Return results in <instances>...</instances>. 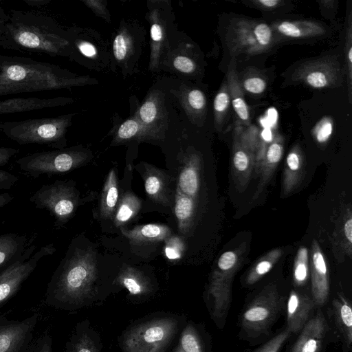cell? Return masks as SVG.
<instances>
[{"instance_id":"obj_24","label":"cell","mask_w":352,"mask_h":352,"mask_svg":"<svg viewBox=\"0 0 352 352\" xmlns=\"http://www.w3.org/2000/svg\"><path fill=\"white\" fill-rule=\"evenodd\" d=\"M335 258L342 262L345 256L352 254V211L347 207L339 216L331 237Z\"/></svg>"},{"instance_id":"obj_26","label":"cell","mask_w":352,"mask_h":352,"mask_svg":"<svg viewBox=\"0 0 352 352\" xmlns=\"http://www.w3.org/2000/svg\"><path fill=\"white\" fill-rule=\"evenodd\" d=\"M72 98L56 97L40 98L36 97L16 98L0 101V115L39 110L65 105Z\"/></svg>"},{"instance_id":"obj_18","label":"cell","mask_w":352,"mask_h":352,"mask_svg":"<svg viewBox=\"0 0 352 352\" xmlns=\"http://www.w3.org/2000/svg\"><path fill=\"white\" fill-rule=\"evenodd\" d=\"M310 292L318 308H324L330 294V279L327 264L320 244L313 239L311 248Z\"/></svg>"},{"instance_id":"obj_13","label":"cell","mask_w":352,"mask_h":352,"mask_svg":"<svg viewBox=\"0 0 352 352\" xmlns=\"http://www.w3.org/2000/svg\"><path fill=\"white\" fill-rule=\"evenodd\" d=\"M257 147V142L245 131L242 126L236 124L233 133L232 170L239 190H243L250 182L254 168Z\"/></svg>"},{"instance_id":"obj_9","label":"cell","mask_w":352,"mask_h":352,"mask_svg":"<svg viewBox=\"0 0 352 352\" xmlns=\"http://www.w3.org/2000/svg\"><path fill=\"white\" fill-rule=\"evenodd\" d=\"M86 159L85 153L69 148L34 153L16 162L21 170L36 178L42 175L66 173L82 164Z\"/></svg>"},{"instance_id":"obj_5","label":"cell","mask_w":352,"mask_h":352,"mask_svg":"<svg viewBox=\"0 0 352 352\" xmlns=\"http://www.w3.org/2000/svg\"><path fill=\"white\" fill-rule=\"evenodd\" d=\"M76 82L75 78L56 65L0 54V85L24 86L34 92L67 87Z\"/></svg>"},{"instance_id":"obj_17","label":"cell","mask_w":352,"mask_h":352,"mask_svg":"<svg viewBox=\"0 0 352 352\" xmlns=\"http://www.w3.org/2000/svg\"><path fill=\"white\" fill-rule=\"evenodd\" d=\"M318 309L311 292L292 289L287 294L285 305V327L296 335L314 316Z\"/></svg>"},{"instance_id":"obj_58","label":"cell","mask_w":352,"mask_h":352,"mask_svg":"<svg viewBox=\"0 0 352 352\" xmlns=\"http://www.w3.org/2000/svg\"><path fill=\"white\" fill-rule=\"evenodd\" d=\"M9 19L8 12L0 6V23L5 24Z\"/></svg>"},{"instance_id":"obj_22","label":"cell","mask_w":352,"mask_h":352,"mask_svg":"<svg viewBox=\"0 0 352 352\" xmlns=\"http://www.w3.org/2000/svg\"><path fill=\"white\" fill-rule=\"evenodd\" d=\"M236 62V57L232 56L225 78L228 83L230 102L237 119L236 124L248 127L251 124L250 114L240 84Z\"/></svg>"},{"instance_id":"obj_10","label":"cell","mask_w":352,"mask_h":352,"mask_svg":"<svg viewBox=\"0 0 352 352\" xmlns=\"http://www.w3.org/2000/svg\"><path fill=\"white\" fill-rule=\"evenodd\" d=\"M36 208L47 210L56 219V226L66 223L78 205V195L71 183L57 181L43 184L30 198Z\"/></svg>"},{"instance_id":"obj_52","label":"cell","mask_w":352,"mask_h":352,"mask_svg":"<svg viewBox=\"0 0 352 352\" xmlns=\"http://www.w3.org/2000/svg\"><path fill=\"white\" fill-rule=\"evenodd\" d=\"M19 152V148L0 147V166L6 164L10 158Z\"/></svg>"},{"instance_id":"obj_54","label":"cell","mask_w":352,"mask_h":352,"mask_svg":"<svg viewBox=\"0 0 352 352\" xmlns=\"http://www.w3.org/2000/svg\"><path fill=\"white\" fill-rule=\"evenodd\" d=\"M151 36L153 41L158 42L162 39V28L158 23H153L151 28Z\"/></svg>"},{"instance_id":"obj_1","label":"cell","mask_w":352,"mask_h":352,"mask_svg":"<svg viewBox=\"0 0 352 352\" xmlns=\"http://www.w3.org/2000/svg\"><path fill=\"white\" fill-rule=\"evenodd\" d=\"M107 296L99 283L95 254L90 250L76 248L52 276L45 302L56 309L76 311L102 303Z\"/></svg>"},{"instance_id":"obj_50","label":"cell","mask_w":352,"mask_h":352,"mask_svg":"<svg viewBox=\"0 0 352 352\" xmlns=\"http://www.w3.org/2000/svg\"><path fill=\"white\" fill-rule=\"evenodd\" d=\"M18 180V177L7 171L0 170V189H10Z\"/></svg>"},{"instance_id":"obj_14","label":"cell","mask_w":352,"mask_h":352,"mask_svg":"<svg viewBox=\"0 0 352 352\" xmlns=\"http://www.w3.org/2000/svg\"><path fill=\"white\" fill-rule=\"evenodd\" d=\"M34 313L21 320L0 316V352H28L34 341V332L38 320Z\"/></svg>"},{"instance_id":"obj_23","label":"cell","mask_w":352,"mask_h":352,"mask_svg":"<svg viewBox=\"0 0 352 352\" xmlns=\"http://www.w3.org/2000/svg\"><path fill=\"white\" fill-rule=\"evenodd\" d=\"M284 142V138L280 133H274L263 158L259 172L260 179L252 200L260 196L274 175L283 155Z\"/></svg>"},{"instance_id":"obj_42","label":"cell","mask_w":352,"mask_h":352,"mask_svg":"<svg viewBox=\"0 0 352 352\" xmlns=\"http://www.w3.org/2000/svg\"><path fill=\"white\" fill-rule=\"evenodd\" d=\"M333 121L329 116L323 117L314 126L312 134L319 144L326 143L333 133Z\"/></svg>"},{"instance_id":"obj_2","label":"cell","mask_w":352,"mask_h":352,"mask_svg":"<svg viewBox=\"0 0 352 352\" xmlns=\"http://www.w3.org/2000/svg\"><path fill=\"white\" fill-rule=\"evenodd\" d=\"M0 47L51 56L66 55L69 43L55 20L38 10L11 9Z\"/></svg>"},{"instance_id":"obj_41","label":"cell","mask_w":352,"mask_h":352,"mask_svg":"<svg viewBox=\"0 0 352 352\" xmlns=\"http://www.w3.org/2000/svg\"><path fill=\"white\" fill-rule=\"evenodd\" d=\"M164 241V253L168 259L177 260L183 256L185 252V243L181 237L170 234Z\"/></svg>"},{"instance_id":"obj_3","label":"cell","mask_w":352,"mask_h":352,"mask_svg":"<svg viewBox=\"0 0 352 352\" xmlns=\"http://www.w3.org/2000/svg\"><path fill=\"white\" fill-rule=\"evenodd\" d=\"M287 294L277 283L270 282L247 298L237 318L238 338L250 346L269 340L274 324L285 314Z\"/></svg>"},{"instance_id":"obj_7","label":"cell","mask_w":352,"mask_h":352,"mask_svg":"<svg viewBox=\"0 0 352 352\" xmlns=\"http://www.w3.org/2000/svg\"><path fill=\"white\" fill-rule=\"evenodd\" d=\"M71 115L56 118H32L0 122V130L9 139L20 144H36L61 148Z\"/></svg>"},{"instance_id":"obj_32","label":"cell","mask_w":352,"mask_h":352,"mask_svg":"<svg viewBox=\"0 0 352 352\" xmlns=\"http://www.w3.org/2000/svg\"><path fill=\"white\" fill-rule=\"evenodd\" d=\"M174 212L177 220L178 229L182 234H186L192 223L195 213V199L177 188Z\"/></svg>"},{"instance_id":"obj_19","label":"cell","mask_w":352,"mask_h":352,"mask_svg":"<svg viewBox=\"0 0 352 352\" xmlns=\"http://www.w3.org/2000/svg\"><path fill=\"white\" fill-rule=\"evenodd\" d=\"M113 285L126 289L128 297L135 302L146 300L156 292L155 285L151 278L131 266L121 268L114 279Z\"/></svg>"},{"instance_id":"obj_29","label":"cell","mask_w":352,"mask_h":352,"mask_svg":"<svg viewBox=\"0 0 352 352\" xmlns=\"http://www.w3.org/2000/svg\"><path fill=\"white\" fill-rule=\"evenodd\" d=\"M120 231L131 243L135 244L157 243L171 234L169 227L156 223L138 226L131 230L121 228Z\"/></svg>"},{"instance_id":"obj_36","label":"cell","mask_w":352,"mask_h":352,"mask_svg":"<svg viewBox=\"0 0 352 352\" xmlns=\"http://www.w3.org/2000/svg\"><path fill=\"white\" fill-rule=\"evenodd\" d=\"M26 239L9 233L0 235V268L6 266L16 254L23 252Z\"/></svg>"},{"instance_id":"obj_44","label":"cell","mask_w":352,"mask_h":352,"mask_svg":"<svg viewBox=\"0 0 352 352\" xmlns=\"http://www.w3.org/2000/svg\"><path fill=\"white\" fill-rule=\"evenodd\" d=\"M129 43L127 38L122 34H118L113 43V50L117 60H123L128 52Z\"/></svg>"},{"instance_id":"obj_53","label":"cell","mask_w":352,"mask_h":352,"mask_svg":"<svg viewBox=\"0 0 352 352\" xmlns=\"http://www.w3.org/2000/svg\"><path fill=\"white\" fill-rule=\"evenodd\" d=\"M80 52L87 57H94L97 52L96 47L88 42H82L78 45Z\"/></svg>"},{"instance_id":"obj_31","label":"cell","mask_w":352,"mask_h":352,"mask_svg":"<svg viewBox=\"0 0 352 352\" xmlns=\"http://www.w3.org/2000/svg\"><path fill=\"white\" fill-rule=\"evenodd\" d=\"M283 254L280 248H274L261 256L248 271L243 284L249 287L255 285L268 274Z\"/></svg>"},{"instance_id":"obj_47","label":"cell","mask_w":352,"mask_h":352,"mask_svg":"<svg viewBox=\"0 0 352 352\" xmlns=\"http://www.w3.org/2000/svg\"><path fill=\"white\" fill-rule=\"evenodd\" d=\"M138 131V123L135 120H128L120 126L118 134L120 139L127 140L135 136Z\"/></svg>"},{"instance_id":"obj_33","label":"cell","mask_w":352,"mask_h":352,"mask_svg":"<svg viewBox=\"0 0 352 352\" xmlns=\"http://www.w3.org/2000/svg\"><path fill=\"white\" fill-rule=\"evenodd\" d=\"M118 202V181L115 170L111 169L106 178L100 203V213L103 219L113 217Z\"/></svg>"},{"instance_id":"obj_51","label":"cell","mask_w":352,"mask_h":352,"mask_svg":"<svg viewBox=\"0 0 352 352\" xmlns=\"http://www.w3.org/2000/svg\"><path fill=\"white\" fill-rule=\"evenodd\" d=\"M32 92L29 89L24 86L13 85H0V96Z\"/></svg>"},{"instance_id":"obj_46","label":"cell","mask_w":352,"mask_h":352,"mask_svg":"<svg viewBox=\"0 0 352 352\" xmlns=\"http://www.w3.org/2000/svg\"><path fill=\"white\" fill-rule=\"evenodd\" d=\"M243 3L259 10H274L282 6L285 1L283 0H250Z\"/></svg>"},{"instance_id":"obj_40","label":"cell","mask_w":352,"mask_h":352,"mask_svg":"<svg viewBox=\"0 0 352 352\" xmlns=\"http://www.w3.org/2000/svg\"><path fill=\"white\" fill-rule=\"evenodd\" d=\"M239 78L243 92L258 95L263 94L267 88V81L257 73L250 72Z\"/></svg>"},{"instance_id":"obj_12","label":"cell","mask_w":352,"mask_h":352,"mask_svg":"<svg viewBox=\"0 0 352 352\" xmlns=\"http://www.w3.org/2000/svg\"><path fill=\"white\" fill-rule=\"evenodd\" d=\"M292 77L313 89L333 88L342 84L344 69L337 59L322 57L302 63Z\"/></svg>"},{"instance_id":"obj_45","label":"cell","mask_w":352,"mask_h":352,"mask_svg":"<svg viewBox=\"0 0 352 352\" xmlns=\"http://www.w3.org/2000/svg\"><path fill=\"white\" fill-rule=\"evenodd\" d=\"M52 337L49 334H43L32 342L28 352H52Z\"/></svg>"},{"instance_id":"obj_11","label":"cell","mask_w":352,"mask_h":352,"mask_svg":"<svg viewBox=\"0 0 352 352\" xmlns=\"http://www.w3.org/2000/svg\"><path fill=\"white\" fill-rule=\"evenodd\" d=\"M36 245H32L0 274V309L19 290L44 256L52 255L56 248L52 243L42 246L34 254Z\"/></svg>"},{"instance_id":"obj_59","label":"cell","mask_w":352,"mask_h":352,"mask_svg":"<svg viewBox=\"0 0 352 352\" xmlns=\"http://www.w3.org/2000/svg\"><path fill=\"white\" fill-rule=\"evenodd\" d=\"M5 24L0 23V38L3 33Z\"/></svg>"},{"instance_id":"obj_48","label":"cell","mask_w":352,"mask_h":352,"mask_svg":"<svg viewBox=\"0 0 352 352\" xmlns=\"http://www.w3.org/2000/svg\"><path fill=\"white\" fill-rule=\"evenodd\" d=\"M157 113V107L155 103L148 100L140 107V117L144 123L149 124L155 119Z\"/></svg>"},{"instance_id":"obj_6","label":"cell","mask_w":352,"mask_h":352,"mask_svg":"<svg viewBox=\"0 0 352 352\" xmlns=\"http://www.w3.org/2000/svg\"><path fill=\"white\" fill-rule=\"evenodd\" d=\"M245 245L223 252L210 276L204 299L211 320L220 330L225 327L232 301V283L243 258Z\"/></svg>"},{"instance_id":"obj_4","label":"cell","mask_w":352,"mask_h":352,"mask_svg":"<svg viewBox=\"0 0 352 352\" xmlns=\"http://www.w3.org/2000/svg\"><path fill=\"white\" fill-rule=\"evenodd\" d=\"M186 322L183 316L165 312L140 318L122 332L121 352H166Z\"/></svg>"},{"instance_id":"obj_16","label":"cell","mask_w":352,"mask_h":352,"mask_svg":"<svg viewBox=\"0 0 352 352\" xmlns=\"http://www.w3.org/2000/svg\"><path fill=\"white\" fill-rule=\"evenodd\" d=\"M296 335L286 352H324L331 336L323 308H318Z\"/></svg>"},{"instance_id":"obj_20","label":"cell","mask_w":352,"mask_h":352,"mask_svg":"<svg viewBox=\"0 0 352 352\" xmlns=\"http://www.w3.org/2000/svg\"><path fill=\"white\" fill-rule=\"evenodd\" d=\"M172 352H212V338L204 324L187 321Z\"/></svg>"},{"instance_id":"obj_38","label":"cell","mask_w":352,"mask_h":352,"mask_svg":"<svg viewBox=\"0 0 352 352\" xmlns=\"http://www.w3.org/2000/svg\"><path fill=\"white\" fill-rule=\"evenodd\" d=\"M292 336V333L284 325L276 334L260 344L252 352H280Z\"/></svg>"},{"instance_id":"obj_25","label":"cell","mask_w":352,"mask_h":352,"mask_svg":"<svg viewBox=\"0 0 352 352\" xmlns=\"http://www.w3.org/2000/svg\"><path fill=\"white\" fill-rule=\"evenodd\" d=\"M271 28L274 34L287 38L302 39L321 36L326 30L320 23L311 20H285L274 22Z\"/></svg>"},{"instance_id":"obj_37","label":"cell","mask_w":352,"mask_h":352,"mask_svg":"<svg viewBox=\"0 0 352 352\" xmlns=\"http://www.w3.org/2000/svg\"><path fill=\"white\" fill-rule=\"evenodd\" d=\"M230 98L225 78L214 100V118L216 129L221 131L230 107Z\"/></svg>"},{"instance_id":"obj_43","label":"cell","mask_w":352,"mask_h":352,"mask_svg":"<svg viewBox=\"0 0 352 352\" xmlns=\"http://www.w3.org/2000/svg\"><path fill=\"white\" fill-rule=\"evenodd\" d=\"M188 102L190 107L197 112L203 111L206 106L204 94L199 89H192L188 94Z\"/></svg>"},{"instance_id":"obj_34","label":"cell","mask_w":352,"mask_h":352,"mask_svg":"<svg viewBox=\"0 0 352 352\" xmlns=\"http://www.w3.org/2000/svg\"><path fill=\"white\" fill-rule=\"evenodd\" d=\"M142 206V201L134 194L126 192L118 200L113 214V223L121 226L134 218Z\"/></svg>"},{"instance_id":"obj_8","label":"cell","mask_w":352,"mask_h":352,"mask_svg":"<svg viewBox=\"0 0 352 352\" xmlns=\"http://www.w3.org/2000/svg\"><path fill=\"white\" fill-rule=\"evenodd\" d=\"M275 41L270 25L263 21L234 18L227 29L226 41L230 54L254 56L269 50Z\"/></svg>"},{"instance_id":"obj_27","label":"cell","mask_w":352,"mask_h":352,"mask_svg":"<svg viewBox=\"0 0 352 352\" xmlns=\"http://www.w3.org/2000/svg\"><path fill=\"white\" fill-rule=\"evenodd\" d=\"M305 175V157L298 144H295L288 153L284 166L283 195L290 194L300 184Z\"/></svg>"},{"instance_id":"obj_21","label":"cell","mask_w":352,"mask_h":352,"mask_svg":"<svg viewBox=\"0 0 352 352\" xmlns=\"http://www.w3.org/2000/svg\"><path fill=\"white\" fill-rule=\"evenodd\" d=\"M102 341L88 320L78 322L65 344V352H102Z\"/></svg>"},{"instance_id":"obj_56","label":"cell","mask_w":352,"mask_h":352,"mask_svg":"<svg viewBox=\"0 0 352 352\" xmlns=\"http://www.w3.org/2000/svg\"><path fill=\"white\" fill-rule=\"evenodd\" d=\"M12 195L9 193L0 194V208L8 204L12 200Z\"/></svg>"},{"instance_id":"obj_35","label":"cell","mask_w":352,"mask_h":352,"mask_svg":"<svg viewBox=\"0 0 352 352\" xmlns=\"http://www.w3.org/2000/svg\"><path fill=\"white\" fill-rule=\"evenodd\" d=\"M310 265L308 249L305 246L298 248L294 262L292 280L294 288L307 290L310 281Z\"/></svg>"},{"instance_id":"obj_55","label":"cell","mask_w":352,"mask_h":352,"mask_svg":"<svg viewBox=\"0 0 352 352\" xmlns=\"http://www.w3.org/2000/svg\"><path fill=\"white\" fill-rule=\"evenodd\" d=\"M23 2L30 7L41 8L47 6L50 0H23Z\"/></svg>"},{"instance_id":"obj_30","label":"cell","mask_w":352,"mask_h":352,"mask_svg":"<svg viewBox=\"0 0 352 352\" xmlns=\"http://www.w3.org/2000/svg\"><path fill=\"white\" fill-rule=\"evenodd\" d=\"M144 180L145 191L152 200L164 205L170 204L168 179L162 171L148 168Z\"/></svg>"},{"instance_id":"obj_57","label":"cell","mask_w":352,"mask_h":352,"mask_svg":"<svg viewBox=\"0 0 352 352\" xmlns=\"http://www.w3.org/2000/svg\"><path fill=\"white\" fill-rule=\"evenodd\" d=\"M320 6L325 9L331 10L335 8L337 1L333 0H322L318 1Z\"/></svg>"},{"instance_id":"obj_39","label":"cell","mask_w":352,"mask_h":352,"mask_svg":"<svg viewBox=\"0 0 352 352\" xmlns=\"http://www.w3.org/2000/svg\"><path fill=\"white\" fill-rule=\"evenodd\" d=\"M346 69V82L348 86L349 100L351 103L352 93V16L349 12L348 25L346 33L345 43L344 47Z\"/></svg>"},{"instance_id":"obj_49","label":"cell","mask_w":352,"mask_h":352,"mask_svg":"<svg viewBox=\"0 0 352 352\" xmlns=\"http://www.w3.org/2000/svg\"><path fill=\"white\" fill-rule=\"evenodd\" d=\"M174 67L179 71L184 73H191L195 69L194 62L186 56H179L173 61Z\"/></svg>"},{"instance_id":"obj_15","label":"cell","mask_w":352,"mask_h":352,"mask_svg":"<svg viewBox=\"0 0 352 352\" xmlns=\"http://www.w3.org/2000/svg\"><path fill=\"white\" fill-rule=\"evenodd\" d=\"M331 341L338 342L342 352L352 350V307L342 292L333 298L324 313Z\"/></svg>"},{"instance_id":"obj_28","label":"cell","mask_w":352,"mask_h":352,"mask_svg":"<svg viewBox=\"0 0 352 352\" xmlns=\"http://www.w3.org/2000/svg\"><path fill=\"white\" fill-rule=\"evenodd\" d=\"M200 158L197 155L189 156L180 170L177 188L185 195L197 197L200 188Z\"/></svg>"}]
</instances>
